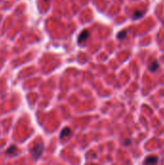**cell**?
I'll use <instances>...</instances> for the list:
<instances>
[{
    "label": "cell",
    "instance_id": "obj_5",
    "mask_svg": "<svg viewBox=\"0 0 164 165\" xmlns=\"http://www.w3.org/2000/svg\"><path fill=\"white\" fill-rule=\"evenodd\" d=\"M17 146L15 145H12V146H10V147H9L8 149H7V151H6V154H14V153H15V152H17Z\"/></svg>",
    "mask_w": 164,
    "mask_h": 165
},
{
    "label": "cell",
    "instance_id": "obj_2",
    "mask_svg": "<svg viewBox=\"0 0 164 165\" xmlns=\"http://www.w3.org/2000/svg\"><path fill=\"white\" fill-rule=\"evenodd\" d=\"M89 35H90L89 31H88V30H83V31L81 32L79 38H78V43L81 44L82 42H83V41L87 40L88 38H89Z\"/></svg>",
    "mask_w": 164,
    "mask_h": 165
},
{
    "label": "cell",
    "instance_id": "obj_3",
    "mask_svg": "<svg viewBox=\"0 0 164 165\" xmlns=\"http://www.w3.org/2000/svg\"><path fill=\"white\" fill-rule=\"evenodd\" d=\"M158 161V158L156 157H149L145 159L144 163H148V164H152V163H156Z\"/></svg>",
    "mask_w": 164,
    "mask_h": 165
},
{
    "label": "cell",
    "instance_id": "obj_4",
    "mask_svg": "<svg viewBox=\"0 0 164 165\" xmlns=\"http://www.w3.org/2000/svg\"><path fill=\"white\" fill-rule=\"evenodd\" d=\"M158 68H159L158 62H157V61H153V62L151 63V65L149 67V70H150L151 72H156V70H158Z\"/></svg>",
    "mask_w": 164,
    "mask_h": 165
},
{
    "label": "cell",
    "instance_id": "obj_6",
    "mask_svg": "<svg viewBox=\"0 0 164 165\" xmlns=\"http://www.w3.org/2000/svg\"><path fill=\"white\" fill-rule=\"evenodd\" d=\"M70 133H71V129L69 128H64L61 131V134H60V138H64V137H66V136H68L69 134H70Z\"/></svg>",
    "mask_w": 164,
    "mask_h": 165
},
{
    "label": "cell",
    "instance_id": "obj_9",
    "mask_svg": "<svg viewBox=\"0 0 164 165\" xmlns=\"http://www.w3.org/2000/svg\"><path fill=\"white\" fill-rule=\"evenodd\" d=\"M129 143H130V140H129V139H127V140L125 141V145H129Z\"/></svg>",
    "mask_w": 164,
    "mask_h": 165
},
{
    "label": "cell",
    "instance_id": "obj_8",
    "mask_svg": "<svg viewBox=\"0 0 164 165\" xmlns=\"http://www.w3.org/2000/svg\"><path fill=\"white\" fill-rule=\"evenodd\" d=\"M144 13H141L140 11H135L134 15H133V18L134 20H137V18H140V17L143 15Z\"/></svg>",
    "mask_w": 164,
    "mask_h": 165
},
{
    "label": "cell",
    "instance_id": "obj_1",
    "mask_svg": "<svg viewBox=\"0 0 164 165\" xmlns=\"http://www.w3.org/2000/svg\"><path fill=\"white\" fill-rule=\"evenodd\" d=\"M43 152V144L37 143L33 146L32 151H31V154H32V157L35 158V159H38V158L42 155Z\"/></svg>",
    "mask_w": 164,
    "mask_h": 165
},
{
    "label": "cell",
    "instance_id": "obj_10",
    "mask_svg": "<svg viewBox=\"0 0 164 165\" xmlns=\"http://www.w3.org/2000/svg\"><path fill=\"white\" fill-rule=\"evenodd\" d=\"M45 1H46V0H45Z\"/></svg>",
    "mask_w": 164,
    "mask_h": 165
},
{
    "label": "cell",
    "instance_id": "obj_7",
    "mask_svg": "<svg viewBox=\"0 0 164 165\" xmlns=\"http://www.w3.org/2000/svg\"><path fill=\"white\" fill-rule=\"evenodd\" d=\"M125 37H127V31H125V30L121 31V32L117 35L118 40H122V39H124V38H125Z\"/></svg>",
    "mask_w": 164,
    "mask_h": 165
}]
</instances>
